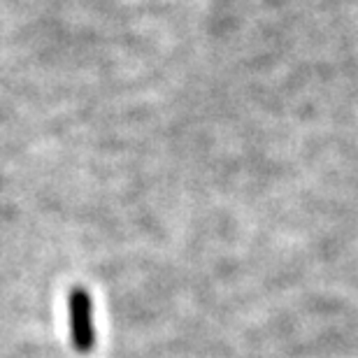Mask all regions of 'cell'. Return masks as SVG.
<instances>
[{
	"mask_svg": "<svg viewBox=\"0 0 358 358\" xmlns=\"http://www.w3.org/2000/svg\"><path fill=\"white\" fill-rule=\"evenodd\" d=\"M70 314V338L80 354H89L96 345V328H93V305L84 289H73L68 298Z\"/></svg>",
	"mask_w": 358,
	"mask_h": 358,
	"instance_id": "1",
	"label": "cell"
}]
</instances>
